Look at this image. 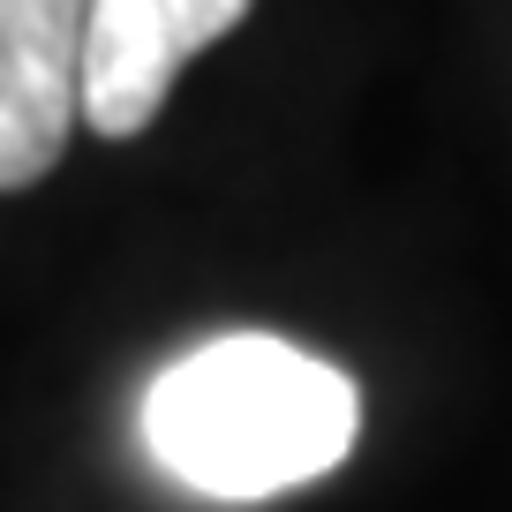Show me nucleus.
I'll use <instances>...</instances> for the list:
<instances>
[{"label":"nucleus","instance_id":"nucleus-3","mask_svg":"<svg viewBox=\"0 0 512 512\" xmlns=\"http://www.w3.org/2000/svg\"><path fill=\"white\" fill-rule=\"evenodd\" d=\"M83 16L91 0H0V189L46 181L76 136Z\"/></svg>","mask_w":512,"mask_h":512},{"label":"nucleus","instance_id":"nucleus-1","mask_svg":"<svg viewBox=\"0 0 512 512\" xmlns=\"http://www.w3.org/2000/svg\"><path fill=\"white\" fill-rule=\"evenodd\" d=\"M362 437L347 369L272 332H219L166 362L144 392V445L196 497H279L332 475Z\"/></svg>","mask_w":512,"mask_h":512},{"label":"nucleus","instance_id":"nucleus-2","mask_svg":"<svg viewBox=\"0 0 512 512\" xmlns=\"http://www.w3.org/2000/svg\"><path fill=\"white\" fill-rule=\"evenodd\" d=\"M249 0H91L83 16V121L128 144L159 121L174 76L204 46H219Z\"/></svg>","mask_w":512,"mask_h":512}]
</instances>
